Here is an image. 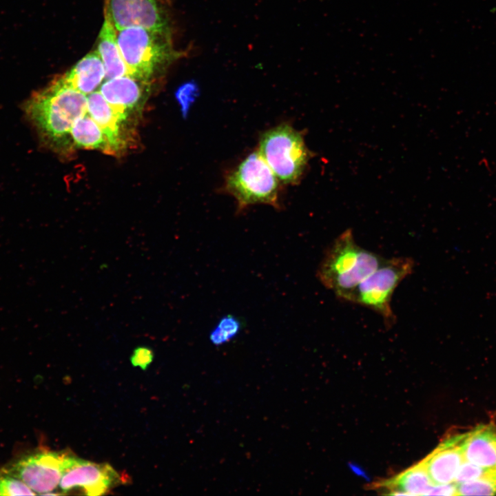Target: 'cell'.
<instances>
[{"instance_id": "44dd1931", "label": "cell", "mask_w": 496, "mask_h": 496, "mask_svg": "<svg viewBox=\"0 0 496 496\" xmlns=\"http://www.w3.org/2000/svg\"><path fill=\"white\" fill-rule=\"evenodd\" d=\"M486 468L464 460L459 466L454 483L456 484L473 480L481 476Z\"/></svg>"}, {"instance_id": "9a60e30c", "label": "cell", "mask_w": 496, "mask_h": 496, "mask_svg": "<svg viewBox=\"0 0 496 496\" xmlns=\"http://www.w3.org/2000/svg\"><path fill=\"white\" fill-rule=\"evenodd\" d=\"M96 51L103 63L106 80L129 75L117 44L116 30L105 17L99 32Z\"/></svg>"}, {"instance_id": "52a82bcc", "label": "cell", "mask_w": 496, "mask_h": 496, "mask_svg": "<svg viewBox=\"0 0 496 496\" xmlns=\"http://www.w3.org/2000/svg\"><path fill=\"white\" fill-rule=\"evenodd\" d=\"M105 17L116 30L143 27L172 31L164 0H105Z\"/></svg>"}, {"instance_id": "30bf717a", "label": "cell", "mask_w": 496, "mask_h": 496, "mask_svg": "<svg viewBox=\"0 0 496 496\" xmlns=\"http://www.w3.org/2000/svg\"><path fill=\"white\" fill-rule=\"evenodd\" d=\"M87 112L101 128L110 145L112 154H116L127 144L121 130L123 121L128 112L112 106L99 91L87 97Z\"/></svg>"}, {"instance_id": "ac0fdd59", "label": "cell", "mask_w": 496, "mask_h": 496, "mask_svg": "<svg viewBox=\"0 0 496 496\" xmlns=\"http://www.w3.org/2000/svg\"><path fill=\"white\" fill-rule=\"evenodd\" d=\"M240 321L231 315L222 318L209 334V340L216 346L222 345L233 339L240 331Z\"/></svg>"}, {"instance_id": "ba28073f", "label": "cell", "mask_w": 496, "mask_h": 496, "mask_svg": "<svg viewBox=\"0 0 496 496\" xmlns=\"http://www.w3.org/2000/svg\"><path fill=\"white\" fill-rule=\"evenodd\" d=\"M119 480L109 464H97L70 454L59 485L64 493L77 488L87 495L96 496L104 495Z\"/></svg>"}, {"instance_id": "603a6c76", "label": "cell", "mask_w": 496, "mask_h": 496, "mask_svg": "<svg viewBox=\"0 0 496 496\" xmlns=\"http://www.w3.org/2000/svg\"><path fill=\"white\" fill-rule=\"evenodd\" d=\"M426 495H457V486L454 482L447 484H433Z\"/></svg>"}, {"instance_id": "2e32d148", "label": "cell", "mask_w": 496, "mask_h": 496, "mask_svg": "<svg viewBox=\"0 0 496 496\" xmlns=\"http://www.w3.org/2000/svg\"><path fill=\"white\" fill-rule=\"evenodd\" d=\"M70 134L74 143L79 147L96 149L112 154L110 145L101 128L87 112L75 121Z\"/></svg>"}, {"instance_id": "e0dca14e", "label": "cell", "mask_w": 496, "mask_h": 496, "mask_svg": "<svg viewBox=\"0 0 496 496\" xmlns=\"http://www.w3.org/2000/svg\"><path fill=\"white\" fill-rule=\"evenodd\" d=\"M456 486L457 495H496V468H486V471L477 479Z\"/></svg>"}, {"instance_id": "9c48e42d", "label": "cell", "mask_w": 496, "mask_h": 496, "mask_svg": "<svg viewBox=\"0 0 496 496\" xmlns=\"http://www.w3.org/2000/svg\"><path fill=\"white\" fill-rule=\"evenodd\" d=\"M468 432L446 438L423 459L433 484L453 483L465 460L464 445Z\"/></svg>"}, {"instance_id": "3957f363", "label": "cell", "mask_w": 496, "mask_h": 496, "mask_svg": "<svg viewBox=\"0 0 496 496\" xmlns=\"http://www.w3.org/2000/svg\"><path fill=\"white\" fill-rule=\"evenodd\" d=\"M258 152L280 182L297 184L313 156L301 132L284 123L263 133Z\"/></svg>"}, {"instance_id": "4fadbf2b", "label": "cell", "mask_w": 496, "mask_h": 496, "mask_svg": "<svg viewBox=\"0 0 496 496\" xmlns=\"http://www.w3.org/2000/svg\"><path fill=\"white\" fill-rule=\"evenodd\" d=\"M465 460L484 468H496V426L479 424L468 432Z\"/></svg>"}, {"instance_id": "ffe728a7", "label": "cell", "mask_w": 496, "mask_h": 496, "mask_svg": "<svg viewBox=\"0 0 496 496\" xmlns=\"http://www.w3.org/2000/svg\"><path fill=\"white\" fill-rule=\"evenodd\" d=\"M199 95V87L194 81L182 84L176 91L175 96L178 103L182 115L186 117L190 107Z\"/></svg>"}, {"instance_id": "5b68a950", "label": "cell", "mask_w": 496, "mask_h": 496, "mask_svg": "<svg viewBox=\"0 0 496 496\" xmlns=\"http://www.w3.org/2000/svg\"><path fill=\"white\" fill-rule=\"evenodd\" d=\"M279 182L260 152L256 151L227 176L224 189L236 198L238 211L255 204L280 208Z\"/></svg>"}, {"instance_id": "277c9868", "label": "cell", "mask_w": 496, "mask_h": 496, "mask_svg": "<svg viewBox=\"0 0 496 496\" xmlns=\"http://www.w3.org/2000/svg\"><path fill=\"white\" fill-rule=\"evenodd\" d=\"M414 266V260L411 258H385L343 301L366 307L379 314L386 325H393L396 317L391 304L393 294L399 284L411 274Z\"/></svg>"}, {"instance_id": "7c38bea8", "label": "cell", "mask_w": 496, "mask_h": 496, "mask_svg": "<svg viewBox=\"0 0 496 496\" xmlns=\"http://www.w3.org/2000/svg\"><path fill=\"white\" fill-rule=\"evenodd\" d=\"M72 88L90 94L105 79V68L96 50L92 51L77 62L69 71L58 76Z\"/></svg>"}, {"instance_id": "8fae6325", "label": "cell", "mask_w": 496, "mask_h": 496, "mask_svg": "<svg viewBox=\"0 0 496 496\" xmlns=\"http://www.w3.org/2000/svg\"><path fill=\"white\" fill-rule=\"evenodd\" d=\"M149 83L125 75L106 80L101 85L100 92L112 106L127 112L141 103Z\"/></svg>"}, {"instance_id": "8992f818", "label": "cell", "mask_w": 496, "mask_h": 496, "mask_svg": "<svg viewBox=\"0 0 496 496\" xmlns=\"http://www.w3.org/2000/svg\"><path fill=\"white\" fill-rule=\"evenodd\" d=\"M69 455L67 451H39L1 469L23 481L37 495H48L59 484Z\"/></svg>"}, {"instance_id": "6da1fadb", "label": "cell", "mask_w": 496, "mask_h": 496, "mask_svg": "<svg viewBox=\"0 0 496 496\" xmlns=\"http://www.w3.org/2000/svg\"><path fill=\"white\" fill-rule=\"evenodd\" d=\"M385 258L358 245L353 231L347 229L327 249L317 276L320 282L343 300L370 276Z\"/></svg>"}, {"instance_id": "d6986e66", "label": "cell", "mask_w": 496, "mask_h": 496, "mask_svg": "<svg viewBox=\"0 0 496 496\" xmlns=\"http://www.w3.org/2000/svg\"><path fill=\"white\" fill-rule=\"evenodd\" d=\"M23 481L0 470V495H36Z\"/></svg>"}, {"instance_id": "7402d4cb", "label": "cell", "mask_w": 496, "mask_h": 496, "mask_svg": "<svg viewBox=\"0 0 496 496\" xmlns=\"http://www.w3.org/2000/svg\"><path fill=\"white\" fill-rule=\"evenodd\" d=\"M153 358L154 353L149 347H138L134 350L130 362L133 366L145 370L153 361Z\"/></svg>"}, {"instance_id": "5bb4252c", "label": "cell", "mask_w": 496, "mask_h": 496, "mask_svg": "<svg viewBox=\"0 0 496 496\" xmlns=\"http://www.w3.org/2000/svg\"><path fill=\"white\" fill-rule=\"evenodd\" d=\"M433 485L423 459L378 484L394 495H426Z\"/></svg>"}, {"instance_id": "7a4b0ae2", "label": "cell", "mask_w": 496, "mask_h": 496, "mask_svg": "<svg viewBox=\"0 0 496 496\" xmlns=\"http://www.w3.org/2000/svg\"><path fill=\"white\" fill-rule=\"evenodd\" d=\"M116 41L129 75L149 82L186 54L174 48L172 31L125 28L116 30Z\"/></svg>"}]
</instances>
